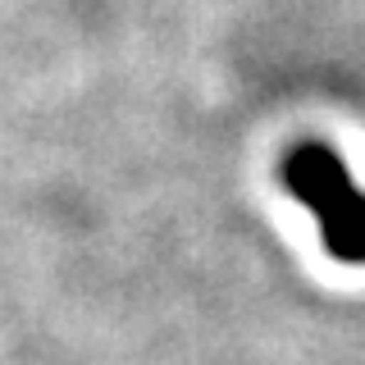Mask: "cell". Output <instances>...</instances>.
<instances>
[{
  "label": "cell",
  "mask_w": 365,
  "mask_h": 365,
  "mask_svg": "<svg viewBox=\"0 0 365 365\" xmlns=\"http://www.w3.org/2000/svg\"><path fill=\"white\" fill-rule=\"evenodd\" d=\"M288 187L315 210L319 233L338 260H365V192L351 182L334 151H324V146L292 151Z\"/></svg>",
  "instance_id": "obj_1"
}]
</instances>
